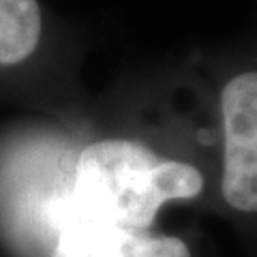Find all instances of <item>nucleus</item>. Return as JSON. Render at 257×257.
<instances>
[{
    "label": "nucleus",
    "mask_w": 257,
    "mask_h": 257,
    "mask_svg": "<svg viewBox=\"0 0 257 257\" xmlns=\"http://www.w3.org/2000/svg\"><path fill=\"white\" fill-rule=\"evenodd\" d=\"M204 189V174L191 161L138 140L105 138L79 155L64 216L152 229L167 204L197 199Z\"/></svg>",
    "instance_id": "f257e3e1"
},
{
    "label": "nucleus",
    "mask_w": 257,
    "mask_h": 257,
    "mask_svg": "<svg viewBox=\"0 0 257 257\" xmlns=\"http://www.w3.org/2000/svg\"><path fill=\"white\" fill-rule=\"evenodd\" d=\"M221 195L231 210L257 214V62L236 69L216 94Z\"/></svg>",
    "instance_id": "f03ea898"
},
{
    "label": "nucleus",
    "mask_w": 257,
    "mask_h": 257,
    "mask_svg": "<svg viewBox=\"0 0 257 257\" xmlns=\"http://www.w3.org/2000/svg\"><path fill=\"white\" fill-rule=\"evenodd\" d=\"M50 257H193L180 236L64 216Z\"/></svg>",
    "instance_id": "7ed1b4c3"
},
{
    "label": "nucleus",
    "mask_w": 257,
    "mask_h": 257,
    "mask_svg": "<svg viewBox=\"0 0 257 257\" xmlns=\"http://www.w3.org/2000/svg\"><path fill=\"white\" fill-rule=\"evenodd\" d=\"M43 18L37 0H0V64H20L41 41Z\"/></svg>",
    "instance_id": "20e7f679"
}]
</instances>
